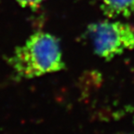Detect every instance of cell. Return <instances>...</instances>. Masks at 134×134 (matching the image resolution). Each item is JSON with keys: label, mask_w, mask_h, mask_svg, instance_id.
I'll return each mask as SVG.
<instances>
[{"label": "cell", "mask_w": 134, "mask_h": 134, "mask_svg": "<svg viewBox=\"0 0 134 134\" xmlns=\"http://www.w3.org/2000/svg\"><path fill=\"white\" fill-rule=\"evenodd\" d=\"M8 65L20 79H32L65 68L59 39L46 32H36L8 59Z\"/></svg>", "instance_id": "6da1fadb"}, {"label": "cell", "mask_w": 134, "mask_h": 134, "mask_svg": "<svg viewBox=\"0 0 134 134\" xmlns=\"http://www.w3.org/2000/svg\"><path fill=\"white\" fill-rule=\"evenodd\" d=\"M95 54L110 61L134 49V24L113 19L90 23L87 28Z\"/></svg>", "instance_id": "7a4b0ae2"}, {"label": "cell", "mask_w": 134, "mask_h": 134, "mask_svg": "<svg viewBox=\"0 0 134 134\" xmlns=\"http://www.w3.org/2000/svg\"><path fill=\"white\" fill-rule=\"evenodd\" d=\"M102 12L108 19L134 18V0H98Z\"/></svg>", "instance_id": "3957f363"}, {"label": "cell", "mask_w": 134, "mask_h": 134, "mask_svg": "<svg viewBox=\"0 0 134 134\" xmlns=\"http://www.w3.org/2000/svg\"><path fill=\"white\" fill-rule=\"evenodd\" d=\"M16 1L23 8H30L32 9H36L45 0H16Z\"/></svg>", "instance_id": "277c9868"}]
</instances>
